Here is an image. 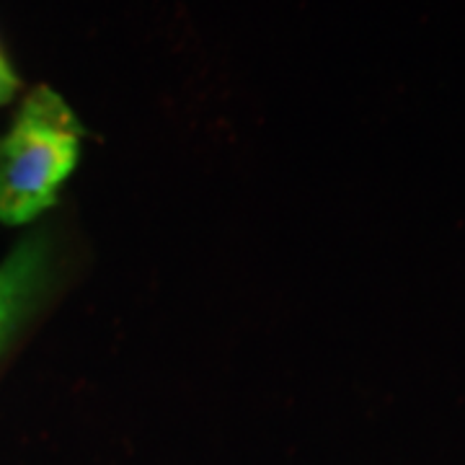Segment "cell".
I'll use <instances>...</instances> for the list:
<instances>
[{
	"label": "cell",
	"instance_id": "obj_1",
	"mask_svg": "<svg viewBox=\"0 0 465 465\" xmlns=\"http://www.w3.org/2000/svg\"><path fill=\"white\" fill-rule=\"evenodd\" d=\"M84 127L52 88L26 96L0 140V223L26 225L50 210L81 155Z\"/></svg>",
	"mask_w": 465,
	"mask_h": 465
},
{
	"label": "cell",
	"instance_id": "obj_2",
	"mask_svg": "<svg viewBox=\"0 0 465 465\" xmlns=\"http://www.w3.org/2000/svg\"><path fill=\"white\" fill-rule=\"evenodd\" d=\"M52 241L47 232L21 238L0 264V354L32 318L52 282Z\"/></svg>",
	"mask_w": 465,
	"mask_h": 465
}]
</instances>
